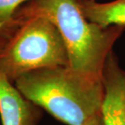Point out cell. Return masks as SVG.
Listing matches in <instances>:
<instances>
[{"instance_id":"obj_1","label":"cell","mask_w":125,"mask_h":125,"mask_svg":"<svg viewBox=\"0 0 125 125\" xmlns=\"http://www.w3.org/2000/svg\"><path fill=\"white\" fill-rule=\"evenodd\" d=\"M13 84L24 97L65 124L86 125L100 113L102 77L81 73L69 66L28 72Z\"/></svg>"},{"instance_id":"obj_2","label":"cell","mask_w":125,"mask_h":125,"mask_svg":"<svg viewBox=\"0 0 125 125\" xmlns=\"http://www.w3.org/2000/svg\"><path fill=\"white\" fill-rule=\"evenodd\" d=\"M42 16L57 27L66 46L69 67L76 72L102 77L106 58L125 27L101 28L87 20L76 0H32L20 7L12 18L21 21Z\"/></svg>"},{"instance_id":"obj_3","label":"cell","mask_w":125,"mask_h":125,"mask_svg":"<svg viewBox=\"0 0 125 125\" xmlns=\"http://www.w3.org/2000/svg\"><path fill=\"white\" fill-rule=\"evenodd\" d=\"M16 21L18 28L0 53V73L14 83L32 71L69 66L62 37L49 19L35 16Z\"/></svg>"},{"instance_id":"obj_4","label":"cell","mask_w":125,"mask_h":125,"mask_svg":"<svg viewBox=\"0 0 125 125\" xmlns=\"http://www.w3.org/2000/svg\"><path fill=\"white\" fill-rule=\"evenodd\" d=\"M103 97L100 116L103 125H125V71L111 51L102 74Z\"/></svg>"},{"instance_id":"obj_5","label":"cell","mask_w":125,"mask_h":125,"mask_svg":"<svg viewBox=\"0 0 125 125\" xmlns=\"http://www.w3.org/2000/svg\"><path fill=\"white\" fill-rule=\"evenodd\" d=\"M38 108L0 73V116L2 125H36L40 117Z\"/></svg>"},{"instance_id":"obj_6","label":"cell","mask_w":125,"mask_h":125,"mask_svg":"<svg viewBox=\"0 0 125 125\" xmlns=\"http://www.w3.org/2000/svg\"><path fill=\"white\" fill-rule=\"evenodd\" d=\"M80 10L91 23L101 28L125 27V0L97 2L95 0H76Z\"/></svg>"},{"instance_id":"obj_7","label":"cell","mask_w":125,"mask_h":125,"mask_svg":"<svg viewBox=\"0 0 125 125\" xmlns=\"http://www.w3.org/2000/svg\"><path fill=\"white\" fill-rule=\"evenodd\" d=\"M32 0H0V28L11 21L16 10Z\"/></svg>"},{"instance_id":"obj_8","label":"cell","mask_w":125,"mask_h":125,"mask_svg":"<svg viewBox=\"0 0 125 125\" xmlns=\"http://www.w3.org/2000/svg\"><path fill=\"white\" fill-rule=\"evenodd\" d=\"M19 22L16 20L12 19L11 21L0 28V53L3 50L5 45L7 44V41L10 39L11 35L18 28Z\"/></svg>"},{"instance_id":"obj_9","label":"cell","mask_w":125,"mask_h":125,"mask_svg":"<svg viewBox=\"0 0 125 125\" xmlns=\"http://www.w3.org/2000/svg\"><path fill=\"white\" fill-rule=\"evenodd\" d=\"M86 125H103L102 122L101 116H100V113L97 115L96 116H94Z\"/></svg>"}]
</instances>
